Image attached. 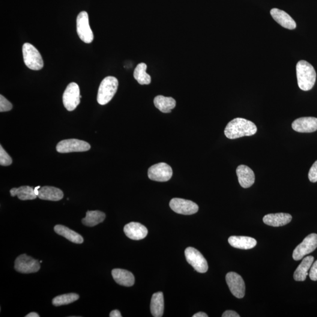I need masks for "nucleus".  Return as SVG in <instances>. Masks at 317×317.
<instances>
[{"instance_id": "obj_31", "label": "nucleus", "mask_w": 317, "mask_h": 317, "mask_svg": "<svg viewBox=\"0 0 317 317\" xmlns=\"http://www.w3.org/2000/svg\"><path fill=\"white\" fill-rule=\"evenodd\" d=\"M13 108L10 102L8 101L4 96L0 95V112L10 111Z\"/></svg>"}, {"instance_id": "obj_38", "label": "nucleus", "mask_w": 317, "mask_h": 317, "mask_svg": "<svg viewBox=\"0 0 317 317\" xmlns=\"http://www.w3.org/2000/svg\"><path fill=\"white\" fill-rule=\"evenodd\" d=\"M40 188H41V186H38L37 187H35L34 188L35 193L36 194H37V196H38V194L39 189H40Z\"/></svg>"}, {"instance_id": "obj_16", "label": "nucleus", "mask_w": 317, "mask_h": 317, "mask_svg": "<svg viewBox=\"0 0 317 317\" xmlns=\"http://www.w3.org/2000/svg\"><path fill=\"white\" fill-rule=\"evenodd\" d=\"M238 181L240 186L243 188H249L252 186L255 182L254 173L249 167L241 164L236 169Z\"/></svg>"}, {"instance_id": "obj_32", "label": "nucleus", "mask_w": 317, "mask_h": 317, "mask_svg": "<svg viewBox=\"0 0 317 317\" xmlns=\"http://www.w3.org/2000/svg\"><path fill=\"white\" fill-rule=\"evenodd\" d=\"M309 179L311 182L316 183L317 182V160L313 164L309 173Z\"/></svg>"}, {"instance_id": "obj_35", "label": "nucleus", "mask_w": 317, "mask_h": 317, "mask_svg": "<svg viewBox=\"0 0 317 317\" xmlns=\"http://www.w3.org/2000/svg\"><path fill=\"white\" fill-rule=\"evenodd\" d=\"M110 317H122V315L120 312L118 310H113L111 313H110Z\"/></svg>"}, {"instance_id": "obj_7", "label": "nucleus", "mask_w": 317, "mask_h": 317, "mask_svg": "<svg viewBox=\"0 0 317 317\" xmlns=\"http://www.w3.org/2000/svg\"><path fill=\"white\" fill-rule=\"evenodd\" d=\"M80 90L79 85L71 82L67 86L63 94V104L68 111H73L80 103Z\"/></svg>"}, {"instance_id": "obj_17", "label": "nucleus", "mask_w": 317, "mask_h": 317, "mask_svg": "<svg viewBox=\"0 0 317 317\" xmlns=\"http://www.w3.org/2000/svg\"><path fill=\"white\" fill-rule=\"evenodd\" d=\"M270 14L273 19L284 28L294 29L297 26L295 21L285 11L278 8H273L270 11Z\"/></svg>"}, {"instance_id": "obj_25", "label": "nucleus", "mask_w": 317, "mask_h": 317, "mask_svg": "<svg viewBox=\"0 0 317 317\" xmlns=\"http://www.w3.org/2000/svg\"><path fill=\"white\" fill-rule=\"evenodd\" d=\"M151 311L155 317L163 316L164 312V298L163 292H158L152 295L151 303Z\"/></svg>"}, {"instance_id": "obj_6", "label": "nucleus", "mask_w": 317, "mask_h": 317, "mask_svg": "<svg viewBox=\"0 0 317 317\" xmlns=\"http://www.w3.org/2000/svg\"><path fill=\"white\" fill-rule=\"evenodd\" d=\"M56 149L59 153L67 154L71 152L88 151L91 149V146L83 140L70 139L59 142L56 145Z\"/></svg>"}, {"instance_id": "obj_20", "label": "nucleus", "mask_w": 317, "mask_h": 317, "mask_svg": "<svg viewBox=\"0 0 317 317\" xmlns=\"http://www.w3.org/2000/svg\"><path fill=\"white\" fill-rule=\"evenodd\" d=\"M63 197V191L55 187L44 186L38 191V197L42 200L56 202L61 200Z\"/></svg>"}, {"instance_id": "obj_23", "label": "nucleus", "mask_w": 317, "mask_h": 317, "mask_svg": "<svg viewBox=\"0 0 317 317\" xmlns=\"http://www.w3.org/2000/svg\"><path fill=\"white\" fill-rule=\"evenodd\" d=\"M154 104L161 112L170 113L173 109L175 108L176 103L175 99L172 97L158 95L154 99Z\"/></svg>"}, {"instance_id": "obj_15", "label": "nucleus", "mask_w": 317, "mask_h": 317, "mask_svg": "<svg viewBox=\"0 0 317 317\" xmlns=\"http://www.w3.org/2000/svg\"><path fill=\"white\" fill-rule=\"evenodd\" d=\"M124 233L132 240H142L148 235V229L139 223L131 222L124 227Z\"/></svg>"}, {"instance_id": "obj_24", "label": "nucleus", "mask_w": 317, "mask_h": 317, "mask_svg": "<svg viewBox=\"0 0 317 317\" xmlns=\"http://www.w3.org/2000/svg\"><path fill=\"white\" fill-rule=\"evenodd\" d=\"M54 230L58 235L63 236L74 243L81 244L83 242V238L81 236L67 227L58 224L54 227Z\"/></svg>"}, {"instance_id": "obj_26", "label": "nucleus", "mask_w": 317, "mask_h": 317, "mask_svg": "<svg viewBox=\"0 0 317 317\" xmlns=\"http://www.w3.org/2000/svg\"><path fill=\"white\" fill-rule=\"evenodd\" d=\"M10 194L11 196H17L22 200H34L38 197L35 193L34 188L28 186L13 188L10 190Z\"/></svg>"}, {"instance_id": "obj_30", "label": "nucleus", "mask_w": 317, "mask_h": 317, "mask_svg": "<svg viewBox=\"0 0 317 317\" xmlns=\"http://www.w3.org/2000/svg\"><path fill=\"white\" fill-rule=\"evenodd\" d=\"M12 162L13 160L10 155L5 152L1 145L0 146V164L1 166H7L10 165Z\"/></svg>"}, {"instance_id": "obj_9", "label": "nucleus", "mask_w": 317, "mask_h": 317, "mask_svg": "<svg viewBox=\"0 0 317 317\" xmlns=\"http://www.w3.org/2000/svg\"><path fill=\"white\" fill-rule=\"evenodd\" d=\"M317 247V235L315 233L308 235L293 252V259L298 261L315 251Z\"/></svg>"}, {"instance_id": "obj_18", "label": "nucleus", "mask_w": 317, "mask_h": 317, "mask_svg": "<svg viewBox=\"0 0 317 317\" xmlns=\"http://www.w3.org/2000/svg\"><path fill=\"white\" fill-rule=\"evenodd\" d=\"M291 215L284 213L268 214L263 217V222L273 227L285 226L291 222Z\"/></svg>"}, {"instance_id": "obj_22", "label": "nucleus", "mask_w": 317, "mask_h": 317, "mask_svg": "<svg viewBox=\"0 0 317 317\" xmlns=\"http://www.w3.org/2000/svg\"><path fill=\"white\" fill-rule=\"evenodd\" d=\"M315 258L313 256H307L302 261L301 264L294 272V279L297 282H304L306 280L309 271L313 264Z\"/></svg>"}, {"instance_id": "obj_29", "label": "nucleus", "mask_w": 317, "mask_h": 317, "mask_svg": "<svg viewBox=\"0 0 317 317\" xmlns=\"http://www.w3.org/2000/svg\"><path fill=\"white\" fill-rule=\"evenodd\" d=\"M79 296L75 293L58 295L53 300V304L56 307L64 306L79 300Z\"/></svg>"}, {"instance_id": "obj_4", "label": "nucleus", "mask_w": 317, "mask_h": 317, "mask_svg": "<svg viewBox=\"0 0 317 317\" xmlns=\"http://www.w3.org/2000/svg\"><path fill=\"white\" fill-rule=\"evenodd\" d=\"M24 61L26 67L32 70H40L44 67L43 58L34 46L25 43L23 46Z\"/></svg>"}, {"instance_id": "obj_13", "label": "nucleus", "mask_w": 317, "mask_h": 317, "mask_svg": "<svg viewBox=\"0 0 317 317\" xmlns=\"http://www.w3.org/2000/svg\"><path fill=\"white\" fill-rule=\"evenodd\" d=\"M169 206L172 210L178 214L191 215L196 213L199 206L190 200L174 198L170 200Z\"/></svg>"}, {"instance_id": "obj_5", "label": "nucleus", "mask_w": 317, "mask_h": 317, "mask_svg": "<svg viewBox=\"0 0 317 317\" xmlns=\"http://www.w3.org/2000/svg\"><path fill=\"white\" fill-rule=\"evenodd\" d=\"M77 29L79 38L85 43L90 44L94 40V34L89 23L88 14L82 11L77 19Z\"/></svg>"}, {"instance_id": "obj_2", "label": "nucleus", "mask_w": 317, "mask_h": 317, "mask_svg": "<svg viewBox=\"0 0 317 317\" xmlns=\"http://www.w3.org/2000/svg\"><path fill=\"white\" fill-rule=\"evenodd\" d=\"M296 72L299 88L304 91L311 90L315 84L317 76L313 65L306 61H300L296 66Z\"/></svg>"}, {"instance_id": "obj_8", "label": "nucleus", "mask_w": 317, "mask_h": 317, "mask_svg": "<svg viewBox=\"0 0 317 317\" xmlns=\"http://www.w3.org/2000/svg\"><path fill=\"white\" fill-rule=\"evenodd\" d=\"M185 257L187 262L199 273H205L208 270V262L204 256L194 248L187 247L185 250Z\"/></svg>"}, {"instance_id": "obj_21", "label": "nucleus", "mask_w": 317, "mask_h": 317, "mask_svg": "<svg viewBox=\"0 0 317 317\" xmlns=\"http://www.w3.org/2000/svg\"><path fill=\"white\" fill-rule=\"evenodd\" d=\"M228 241L232 247L243 250L253 249L257 244L255 239L246 236H231Z\"/></svg>"}, {"instance_id": "obj_10", "label": "nucleus", "mask_w": 317, "mask_h": 317, "mask_svg": "<svg viewBox=\"0 0 317 317\" xmlns=\"http://www.w3.org/2000/svg\"><path fill=\"white\" fill-rule=\"evenodd\" d=\"M14 268L21 273H34L40 270V264L37 260L24 254L16 259Z\"/></svg>"}, {"instance_id": "obj_14", "label": "nucleus", "mask_w": 317, "mask_h": 317, "mask_svg": "<svg viewBox=\"0 0 317 317\" xmlns=\"http://www.w3.org/2000/svg\"><path fill=\"white\" fill-rule=\"evenodd\" d=\"M292 128L298 132H314L317 130V118L315 117L298 118L292 122Z\"/></svg>"}, {"instance_id": "obj_28", "label": "nucleus", "mask_w": 317, "mask_h": 317, "mask_svg": "<svg viewBox=\"0 0 317 317\" xmlns=\"http://www.w3.org/2000/svg\"><path fill=\"white\" fill-rule=\"evenodd\" d=\"M147 65L140 63L137 65L134 71L133 76L140 85H148L151 82V77L146 73Z\"/></svg>"}, {"instance_id": "obj_19", "label": "nucleus", "mask_w": 317, "mask_h": 317, "mask_svg": "<svg viewBox=\"0 0 317 317\" xmlns=\"http://www.w3.org/2000/svg\"><path fill=\"white\" fill-rule=\"evenodd\" d=\"M113 279L121 286L131 287L134 285V277L131 272L123 269L115 268L112 271Z\"/></svg>"}, {"instance_id": "obj_36", "label": "nucleus", "mask_w": 317, "mask_h": 317, "mask_svg": "<svg viewBox=\"0 0 317 317\" xmlns=\"http://www.w3.org/2000/svg\"><path fill=\"white\" fill-rule=\"evenodd\" d=\"M193 317H208V316L205 313L199 312L193 315Z\"/></svg>"}, {"instance_id": "obj_3", "label": "nucleus", "mask_w": 317, "mask_h": 317, "mask_svg": "<svg viewBox=\"0 0 317 317\" xmlns=\"http://www.w3.org/2000/svg\"><path fill=\"white\" fill-rule=\"evenodd\" d=\"M118 80L115 77H107L101 82L99 87L97 101L98 103L104 106L111 101L117 91Z\"/></svg>"}, {"instance_id": "obj_11", "label": "nucleus", "mask_w": 317, "mask_h": 317, "mask_svg": "<svg viewBox=\"0 0 317 317\" xmlns=\"http://www.w3.org/2000/svg\"><path fill=\"white\" fill-rule=\"evenodd\" d=\"M172 167L165 163H159L152 166L148 169V177L152 181L164 182L171 179Z\"/></svg>"}, {"instance_id": "obj_33", "label": "nucleus", "mask_w": 317, "mask_h": 317, "mask_svg": "<svg viewBox=\"0 0 317 317\" xmlns=\"http://www.w3.org/2000/svg\"><path fill=\"white\" fill-rule=\"evenodd\" d=\"M309 276L311 280L317 281V260L313 263L310 268Z\"/></svg>"}, {"instance_id": "obj_27", "label": "nucleus", "mask_w": 317, "mask_h": 317, "mask_svg": "<svg viewBox=\"0 0 317 317\" xmlns=\"http://www.w3.org/2000/svg\"><path fill=\"white\" fill-rule=\"evenodd\" d=\"M106 217V214L101 211H88L82 222L86 226L94 227L103 222Z\"/></svg>"}, {"instance_id": "obj_37", "label": "nucleus", "mask_w": 317, "mask_h": 317, "mask_svg": "<svg viewBox=\"0 0 317 317\" xmlns=\"http://www.w3.org/2000/svg\"><path fill=\"white\" fill-rule=\"evenodd\" d=\"M26 317H40V316H39L37 313L32 312L28 314V315H26Z\"/></svg>"}, {"instance_id": "obj_1", "label": "nucleus", "mask_w": 317, "mask_h": 317, "mask_svg": "<svg viewBox=\"0 0 317 317\" xmlns=\"http://www.w3.org/2000/svg\"><path fill=\"white\" fill-rule=\"evenodd\" d=\"M256 125L246 119L237 118L230 121L224 130L227 138L235 139L243 136L254 135L257 132Z\"/></svg>"}, {"instance_id": "obj_12", "label": "nucleus", "mask_w": 317, "mask_h": 317, "mask_svg": "<svg viewBox=\"0 0 317 317\" xmlns=\"http://www.w3.org/2000/svg\"><path fill=\"white\" fill-rule=\"evenodd\" d=\"M226 280L232 294L238 298H243L246 287L243 278L235 272H230L227 274Z\"/></svg>"}, {"instance_id": "obj_34", "label": "nucleus", "mask_w": 317, "mask_h": 317, "mask_svg": "<svg viewBox=\"0 0 317 317\" xmlns=\"http://www.w3.org/2000/svg\"><path fill=\"white\" fill-rule=\"evenodd\" d=\"M240 315L234 311L228 310L223 314L222 317H240Z\"/></svg>"}]
</instances>
